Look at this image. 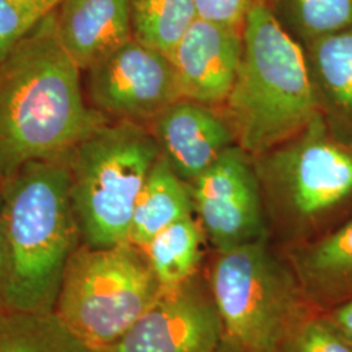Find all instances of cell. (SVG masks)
Segmentation results:
<instances>
[{"label": "cell", "instance_id": "cell-25", "mask_svg": "<svg viewBox=\"0 0 352 352\" xmlns=\"http://www.w3.org/2000/svg\"><path fill=\"white\" fill-rule=\"evenodd\" d=\"M10 270H11V258H10V247L6 238L4 227L0 219V311L7 309L6 298L10 280Z\"/></svg>", "mask_w": 352, "mask_h": 352}, {"label": "cell", "instance_id": "cell-17", "mask_svg": "<svg viewBox=\"0 0 352 352\" xmlns=\"http://www.w3.org/2000/svg\"><path fill=\"white\" fill-rule=\"evenodd\" d=\"M204 235L202 227L189 215L166 227L142 248L164 289L177 287L196 276Z\"/></svg>", "mask_w": 352, "mask_h": 352}, {"label": "cell", "instance_id": "cell-6", "mask_svg": "<svg viewBox=\"0 0 352 352\" xmlns=\"http://www.w3.org/2000/svg\"><path fill=\"white\" fill-rule=\"evenodd\" d=\"M209 283L223 342L236 352H282L294 330L317 314L267 240L218 252Z\"/></svg>", "mask_w": 352, "mask_h": 352}, {"label": "cell", "instance_id": "cell-8", "mask_svg": "<svg viewBox=\"0 0 352 352\" xmlns=\"http://www.w3.org/2000/svg\"><path fill=\"white\" fill-rule=\"evenodd\" d=\"M87 72L90 101L113 120L148 126L183 98L171 59L135 38Z\"/></svg>", "mask_w": 352, "mask_h": 352}, {"label": "cell", "instance_id": "cell-7", "mask_svg": "<svg viewBox=\"0 0 352 352\" xmlns=\"http://www.w3.org/2000/svg\"><path fill=\"white\" fill-rule=\"evenodd\" d=\"M142 248L80 244L69 257L55 315L91 350L111 344L164 292Z\"/></svg>", "mask_w": 352, "mask_h": 352}, {"label": "cell", "instance_id": "cell-9", "mask_svg": "<svg viewBox=\"0 0 352 352\" xmlns=\"http://www.w3.org/2000/svg\"><path fill=\"white\" fill-rule=\"evenodd\" d=\"M193 209L218 252L267 240L266 209L253 157L227 149L189 184Z\"/></svg>", "mask_w": 352, "mask_h": 352}, {"label": "cell", "instance_id": "cell-2", "mask_svg": "<svg viewBox=\"0 0 352 352\" xmlns=\"http://www.w3.org/2000/svg\"><path fill=\"white\" fill-rule=\"evenodd\" d=\"M0 215L10 247L7 309L51 314L64 270L81 244L63 160L24 164L3 182Z\"/></svg>", "mask_w": 352, "mask_h": 352}, {"label": "cell", "instance_id": "cell-21", "mask_svg": "<svg viewBox=\"0 0 352 352\" xmlns=\"http://www.w3.org/2000/svg\"><path fill=\"white\" fill-rule=\"evenodd\" d=\"M64 0H0V60Z\"/></svg>", "mask_w": 352, "mask_h": 352}, {"label": "cell", "instance_id": "cell-20", "mask_svg": "<svg viewBox=\"0 0 352 352\" xmlns=\"http://www.w3.org/2000/svg\"><path fill=\"white\" fill-rule=\"evenodd\" d=\"M269 7L302 47L352 28V0H269Z\"/></svg>", "mask_w": 352, "mask_h": 352}, {"label": "cell", "instance_id": "cell-4", "mask_svg": "<svg viewBox=\"0 0 352 352\" xmlns=\"http://www.w3.org/2000/svg\"><path fill=\"white\" fill-rule=\"evenodd\" d=\"M265 209L307 243L352 215V144L318 113L292 138L253 157Z\"/></svg>", "mask_w": 352, "mask_h": 352}, {"label": "cell", "instance_id": "cell-12", "mask_svg": "<svg viewBox=\"0 0 352 352\" xmlns=\"http://www.w3.org/2000/svg\"><path fill=\"white\" fill-rule=\"evenodd\" d=\"M148 126L161 155L188 184L238 145L223 110L186 98L170 104Z\"/></svg>", "mask_w": 352, "mask_h": 352}, {"label": "cell", "instance_id": "cell-13", "mask_svg": "<svg viewBox=\"0 0 352 352\" xmlns=\"http://www.w3.org/2000/svg\"><path fill=\"white\" fill-rule=\"evenodd\" d=\"M56 29L69 58L88 71L133 38L129 0H64Z\"/></svg>", "mask_w": 352, "mask_h": 352}, {"label": "cell", "instance_id": "cell-26", "mask_svg": "<svg viewBox=\"0 0 352 352\" xmlns=\"http://www.w3.org/2000/svg\"><path fill=\"white\" fill-rule=\"evenodd\" d=\"M3 205H4V188H3V180L0 179V215L3 212Z\"/></svg>", "mask_w": 352, "mask_h": 352}, {"label": "cell", "instance_id": "cell-14", "mask_svg": "<svg viewBox=\"0 0 352 352\" xmlns=\"http://www.w3.org/2000/svg\"><path fill=\"white\" fill-rule=\"evenodd\" d=\"M295 276L309 304L325 314L352 298V215L292 254Z\"/></svg>", "mask_w": 352, "mask_h": 352}, {"label": "cell", "instance_id": "cell-11", "mask_svg": "<svg viewBox=\"0 0 352 352\" xmlns=\"http://www.w3.org/2000/svg\"><path fill=\"white\" fill-rule=\"evenodd\" d=\"M243 52V28L197 17L170 59L183 98L223 107L235 82Z\"/></svg>", "mask_w": 352, "mask_h": 352}, {"label": "cell", "instance_id": "cell-15", "mask_svg": "<svg viewBox=\"0 0 352 352\" xmlns=\"http://www.w3.org/2000/svg\"><path fill=\"white\" fill-rule=\"evenodd\" d=\"M302 49L318 113L331 132L352 144V28Z\"/></svg>", "mask_w": 352, "mask_h": 352}, {"label": "cell", "instance_id": "cell-24", "mask_svg": "<svg viewBox=\"0 0 352 352\" xmlns=\"http://www.w3.org/2000/svg\"><path fill=\"white\" fill-rule=\"evenodd\" d=\"M343 340L352 346V298L324 314Z\"/></svg>", "mask_w": 352, "mask_h": 352}, {"label": "cell", "instance_id": "cell-10", "mask_svg": "<svg viewBox=\"0 0 352 352\" xmlns=\"http://www.w3.org/2000/svg\"><path fill=\"white\" fill-rule=\"evenodd\" d=\"M222 343L223 325L213 295L193 277L164 289L122 337L93 352H215Z\"/></svg>", "mask_w": 352, "mask_h": 352}, {"label": "cell", "instance_id": "cell-5", "mask_svg": "<svg viewBox=\"0 0 352 352\" xmlns=\"http://www.w3.org/2000/svg\"><path fill=\"white\" fill-rule=\"evenodd\" d=\"M160 155L149 126L107 119L64 157L82 244L128 241L138 197Z\"/></svg>", "mask_w": 352, "mask_h": 352}, {"label": "cell", "instance_id": "cell-16", "mask_svg": "<svg viewBox=\"0 0 352 352\" xmlns=\"http://www.w3.org/2000/svg\"><path fill=\"white\" fill-rule=\"evenodd\" d=\"M193 212L188 183L176 175L160 155L138 197L128 241L144 248L166 227L193 215Z\"/></svg>", "mask_w": 352, "mask_h": 352}, {"label": "cell", "instance_id": "cell-3", "mask_svg": "<svg viewBox=\"0 0 352 352\" xmlns=\"http://www.w3.org/2000/svg\"><path fill=\"white\" fill-rule=\"evenodd\" d=\"M222 110L252 157L292 138L318 113L304 49L269 3L253 7L244 20L239 69Z\"/></svg>", "mask_w": 352, "mask_h": 352}, {"label": "cell", "instance_id": "cell-27", "mask_svg": "<svg viewBox=\"0 0 352 352\" xmlns=\"http://www.w3.org/2000/svg\"><path fill=\"white\" fill-rule=\"evenodd\" d=\"M215 352H236L235 351V350H234V349H231V347H230V346H228V344H226V343H225V342H223V343H222V346H221V347H219V349H218V350H217V351Z\"/></svg>", "mask_w": 352, "mask_h": 352}, {"label": "cell", "instance_id": "cell-22", "mask_svg": "<svg viewBox=\"0 0 352 352\" xmlns=\"http://www.w3.org/2000/svg\"><path fill=\"white\" fill-rule=\"evenodd\" d=\"M282 352H352V346L317 312L294 330Z\"/></svg>", "mask_w": 352, "mask_h": 352}, {"label": "cell", "instance_id": "cell-1", "mask_svg": "<svg viewBox=\"0 0 352 352\" xmlns=\"http://www.w3.org/2000/svg\"><path fill=\"white\" fill-rule=\"evenodd\" d=\"M81 69L58 36L56 10L0 60V179L64 157L109 118L89 107Z\"/></svg>", "mask_w": 352, "mask_h": 352}, {"label": "cell", "instance_id": "cell-18", "mask_svg": "<svg viewBox=\"0 0 352 352\" xmlns=\"http://www.w3.org/2000/svg\"><path fill=\"white\" fill-rule=\"evenodd\" d=\"M0 352H93L51 314L0 311Z\"/></svg>", "mask_w": 352, "mask_h": 352}, {"label": "cell", "instance_id": "cell-23", "mask_svg": "<svg viewBox=\"0 0 352 352\" xmlns=\"http://www.w3.org/2000/svg\"><path fill=\"white\" fill-rule=\"evenodd\" d=\"M199 17L235 28H243L253 7L269 0H195Z\"/></svg>", "mask_w": 352, "mask_h": 352}, {"label": "cell", "instance_id": "cell-19", "mask_svg": "<svg viewBox=\"0 0 352 352\" xmlns=\"http://www.w3.org/2000/svg\"><path fill=\"white\" fill-rule=\"evenodd\" d=\"M133 38L171 56L199 17L195 0H129Z\"/></svg>", "mask_w": 352, "mask_h": 352}]
</instances>
